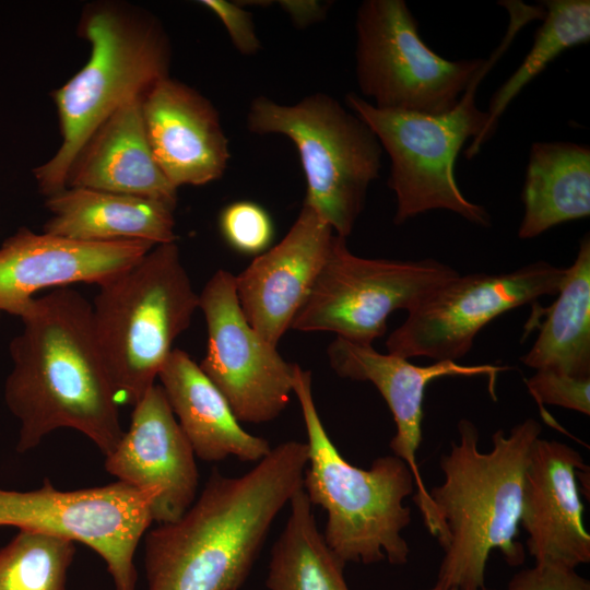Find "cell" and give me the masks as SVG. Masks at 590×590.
<instances>
[{"instance_id": "6da1fadb", "label": "cell", "mask_w": 590, "mask_h": 590, "mask_svg": "<svg viewBox=\"0 0 590 590\" xmlns=\"http://www.w3.org/2000/svg\"><path fill=\"white\" fill-rule=\"evenodd\" d=\"M9 346L4 402L19 422L16 451L56 429L85 435L106 457L123 435L119 403L93 326L92 304L70 287L34 297Z\"/></svg>"}, {"instance_id": "7a4b0ae2", "label": "cell", "mask_w": 590, "mask_h": 590, "mask_svg": "<svg viewBox=\"0 0 590 590\" xmlns=\"http://www.w3.org/2000/svg\"><path fill=\"white\" fill-rule=\"evenodd\" d=\"M307 463V442L288 440L244 475L213 469L180 518L145 533L148 590H239Z\"/></svg>"}, {"instance_id": "3957f363", "label": "cell", "mask_w": 590, "mask_h": 590, "mask_svg": "<svg viewBox=\"0 0 590 590\" xmlns=\"http://www.w3.org/2000/svg\"><path fill=\"white\" fill-rule=\"evenodd\" d=\"M459 441L442 455L444 482L428 491L448 535L436 583L446 589L486 590L485 568L499 550L510 566L526 559L518 541L524 471L542 426L531 417L508 435L493 434L491 451L479 450V430L458 423Z\"/></svg>"}, {"instance_id": "277c9868", "label": "cell", "mask_w": 590, "mask_h": 590, "mask_svg": "<svg viewBox=\"0 0 590 590\" xmlns=\"http://www.w3.org/2000/svg\"><path fill=\"white\" fill-rule=\"evenodd\" d=\"M293 392L300 405L307 433L308 463L303 489L312 506L327 512L323 539L335 556L365 565L387 559L404 565L410 547L401 532L412 520L403 504L415 488L409 465L389 455L369 469L352 465L329 437L317 411L311 374L294 364Z\"/></svg>"}, {"instance_id": "5b68a950", "label": "cell", "mask_w": 590, "mask_h": 590, "mask_svg": "<svg viewBox=\"0 0 590 590\" xmlns=\"http://www.w3.org/2000/svg\"><path fill=\"white\" fill-rule=\"evenodd\" d=\"M508 13L509 25L500 45L449 110L423 114L379 109L355 93L346 94L349 109L373 130L390 158L388 185L397 198L396 224L441 209L455 212L472 224L491 225L488 212L461 192L455 165L470 138L473 141L465 156L472 158L479 153V142L488 122L487 111L475 104L479 84L517 33L531 22L524 10L514 8Z\"/></svg>"}, {"instance_id": "8992f818", "label": "cell", "mask_w": 590, "mask_h": 590, "mask_svg": "<svg viewBox=\"0 0 590 590\" xmlns=\"http://www.w3.org/2000/svg\"><path fill=\"white\" fill-rule=\"evenodd\" d=\"M81 31L91 45L90 58L54 92L61 145L34 170L46 198L66 189L71 164L109 116L169 76V43L152 16L118 4H98L84 13Z\"/></svg>"}, {"instance_id": "52a82bcc", "label": "cell", "mask_w": 590, "mask_h": 590, "mask_svg": "<svg viewBox=\"0 0 590 590\" xmlns=\"http://www.w3.org/2000/svg\"><path fill=\"white\" fill-rule=\"evenodd\" d=\"M98 287L91 303L95 335L118 403L133 406L190 326L199 294L176 243L154 246Z\"/></svg>"}, {"instance_id": "ba28073f", "label": "cell", "mask_w": 590, "mask_h": 590, "mask_svg": "<svg viewBox=\"0 0 590 590\" xmlns=\"http://www.w3.org/2000/svg\"><path fill=\"white\" fill-rule=\"evenodd\" d=\"M247 128L259 135L281 134L294 143L307 184L304 203L346 238L381 166L382 148L366 122L331 95L318 92L294 105L256 97L247 113Z\"/></svg>"}, {"instance_id": "9c48e42d", "label": "cell", "mask_w": 590, "mask_h": 590, "mask_svg": "<svg viewBox=\"0 0 590 590\" xmlns=\"http://www.w3.org/2000/svg\"><path fill=\"white\" fill-rule=\"evenodd\" d=\"M355 31L357 85L379 109L447 111L487 62L481 58L452 61L434 52L403 0L363 1Z\"/></svg>"}, {"instance_id": "30bf717a", "label": "cell", "mask_w": 590, "mask_h": 590, "mask_svg": "<svg viewBox=\"0 0 590 590\" xmlns=\"http://www.w3.org/2000/svg\"><path fill=\"white\" fill-rule=\"evenodd\" d=\"M459 275L434 259H369L350 251L335 235L328 259L291 328L330 331L337 338L371 345L387 330L390 314L408 312Z\"/></svg>"}, {"instance_id": "8fae6325", "label": "cell", "mask_w": 590, "mask_h": 590, "mask_svg": "<svg viewBox=\"0 0 590 590\" xmlns=\"http://www.w3.org/2000/svg\"><path fill=\"white\" fill-rule=\"evenodd\" d=\"M156 495L121 482L59 491L45 479L31 491L0 488V527L62 536L95 551L115 590H138L134 554L153 522Z\"/></svg>"}, {"instance_id": "7c38bea8", "label": "cell", "mask_w": 590, "mask_h": 590, "mask_svg": "<svg viewBox=\"0 0 590 590\" xmlns=\"http://www.w3.org/2000/svg\"><path fill=\"white\" fill-rule=\"evenodd\" d=\"M567 268L536 261L506 273L457 275L416 307L387 339L389 354L453 361L488 322L544 295L558 293Z\"/></svg>"}, {"instance_id": "4fadbf2b", "label": "cell", "mask_w": 590, "mask_h": 590, "mask_svg": "<svg viewBox=\"0 0 590 590\" xmlns=\"http://www.w3.org/2000/svg\"><path fill=\"white\" fill-rule=\"evenodd\" d=\"M206 323V352L199 364L222 392L236 418L267 423L276 418L293 392L294 364L247 321L236 293L235 275L217 270L199 294Z\"/></svg>"}, {"instance_id": "5bb4252c", "label": "cell", "mask_w": 590, "mask_h": 590, "mask_svg": "<svg viewBox=\"0 0 590 590\" xmlns=\"http://www.w3.org/2000/svg\"><path fill=\"white\" fill-rule=\"evenodd\" d=\"M328 357L337 375L352 380L369 381L385 399L397 426L389 447L393 456L402 459L413 473L417 489L413 500L421 511L426 529L444 548L448 541L447 531L429 497L416 460L422 441L425 389L429 382L441 377L484 376L489 380V391L495 398L498 374L509 367L492 364L461 365L453 361L417 366L408 358L382 354L371 345H362L341 338H335L329 345Z\"/></svg>"}, {"instance_id": "9a60e30c", "label": "cell", "mask_w": 590, "mask_h": 590, "mask_svg": "<svg viewBox=\"0 0 590 590\" xmlns=\"http://www.w3.org/2000/svg\"><path fill=\"white\" fill-rule=\"evenodd\" d=\"M105 469L118 482L156 495L157 524L177 520L196 500V455L160 385L133 405L129 428L105 457Z\"/></svg>"}, {"instance_id": "2e32d148", "label": "cell", "mask_w": 590, "mask_h": 590, "mask_svg": "<svg viewBox=\"0 0 590 590\" xmlns=\"http://www.w3.org/2000/svg\"><path fill=\"white\" fill-rule=\"evenodd\" d=\"M335 235L312 208L303 203L282 240L235 275L243 314L272 345L278 346L307 299Z\"/></svg>"}, {"instance_id": "e0dca14e", "label": "cell", "mask_w": 590, "mask_h": 590, "mask_svg": "<svg viewBox=\"0 0 590 590\" xmlns=\"http://www.w3.org/2000/svg\"><path fill=\"white\" fill-rule=\"evenodd\" d=\"M154 246L143 240H76L21 228L0 246V311L19 317L34 295L48 287L101 285Z\"/></svg>"}, {"instance_id": "ac0fdd59", "label": "cell", "mask_w": 590, "mask_h": 590, "mask_svg": "<svg viewBox=\"0 0 590 590\" xmlns=\"http://www.w3.org/2000/svg\"><path fill=\"white\" fill-rule=\"evenodd\" d=\"M588 469L580 453L556 440L539 437L524 471L520 524L535 564L576 569L590 562L577 472Z\"/></svg>"}, {"instance_id": "d6986e66", "label": "cell", "mask_w": 590, "mask_h": 590, "mask_svg": "<svg viewBox=\"0 0 590 590\" xmlns=\"http://www.w3.org/2000/svg\"><path fill=\"white\" fill-rule=\"evenodd\" d=\"M142 116L153 157L176 189L222 177L228 140L217 110L203 95L164 78L142 97Z\"/></svg>"}, {"instance_id": "ffe728a7", "label": "cell", "mask_w": 590, "mask_h": 590, "mask_svg": "<svg viewBox=\"0 0 590 590\" xmlns=\"http://www.w3.org/2000/svg\"><path fill=\"white\" fill-rule=\"evenodd\" d=\"M143 96L122 105L94 131L71 164L66 188H87L176 205L177 189L157 166L146 138Z\"/></svg>"}, {"instance_id": "44dd1931", "label": "cell", "mask_w": 590, "mask_h": 590, "mask_svg": "<svg viewBox=\"0 0 590 590\" xmlns=\"http://www.w3.org/2000/svg\"><path fill=\"white\" fill-rule=\"evenodd\" d=\"M157 378L199 459L220 462L235 457L257 463L272 449L267 439L241 427L225 397L185 351L174 349Z\"/></svg>"}, {"instance_id": "7402d4cb", "label": "cell", "mask_w": 590, "mask_h": 590, "mask_svg": "<svg viewBox=\"0 0 590 590\" xmlns=\"http://www.w3.org/2000/svg\"><path fill=\"white\" fill-rule=\"evenodd\" d=\"M44 232L85 241L175 243V206L163 201L87 188L47 198Z\"/></svg>"}, {"instance_id": "603a6c76", "label": "cell", "mask_w": 590, "mask_h": 590, "mask_svg": "<svg viewBox=\"0 0 590 590\" xmlns=\"http://www.w3.org/2000/svg\"><path fill=\"white\" fill-rule=\"evenodd\" d=\"M521 199V239L590 214V149L571 142L531 145Z\"/></svg>"}, {"instance_id": "cb8c5ba5", "label": "cell", "mask_w": 590, "mask_h": 590, "mask_svg": "<svg viewBox=\"0 0 590 590\" xmlns=\"http://www.w3.org/2000/svg\"><path fill=\"white\" fill-rule=\"evenodd\" d=\"M546 319L522 363L535 370L590 378V238L580 240Z\"/></svg>"}, {"instance_id": "d4e9b609", "label": "cell", "mask_w": 590, "mask_h": 590, "mask_svg": "<svg viewBox=\"0 0 590 590\" xmlns=\"http://www.w3.org/2000/svg\"><path fill=\"white\" fill-rule=\"evenodd\" d=\"M288 506L287 521L272 546L266 590H350L345 564L326 544L303 488Z\"/></svg>"}, {"instance_id": "484cf974", "label": "cell", "mask_w": 590, "mask_h": 590, "mask_svg": "<svg viewBox=\"0 0 590 590\" xmlns=\"http://www.w3.org/2000/svg\"><path fill=\"white\" fill-rule=\"evenodd\" d=\"M540 4L544 8L543 23L536 30L532 47L521 64L493 95L479 150L493 135L499 117L526 85L564 50L590 39L589 0H545Z\"/></svg>"}, {"instance_id": "4316f807", "label": "cell", "mask_w": 590, "mask_h": 590, "mask_svg": "<svg viewBox=\"0 0 590 590\" xmlns=\"http://www.w3.org/2000/svg\"><path fill=\"white\" fill-rule=\"evenodd\" d=\"M75 542L19 530L0 547V590H66Z\"/></svg>"}, {"instance_id": "83f0119b", "label": "cell", "mask_w": 590, "mask_h": 590, "mask_svg": "<svg viewBox=\"0 0 590 590\" xmlns=\"http://www.w3.org/2000/svg\"><path fill=\"white\" fill-rule=\"evenodd\" d=\"M225 241L246 255L268 250L274 236V225L263 206L252 201H236L226 205L219 217Z\"/></svg>"}, {"instance_id": "f1b7e54d", "label": "cell", "mask_w": 590, "mask_h": 590, "mask_svg": "<svg viewBox=\"0 0 590 590\" xmlns=\"http://www.w3.org/2000/svg\"><path fill=\"white\" fill-rule=\"evenodd\" d=\"M526 386L540 406L553 404L585 415L590 414V378L536 370L526 379Z\"/></svg>"}, {"instance_id": "f546056e", "label": "cell", "mask_w": 590, "mask_h": 590, "mask_svg": "<svg viewBox=\"0 0 590 590\" xmlns=\"http://www.w3.org/2000/svg\"><path fill=\"white\" fill-rule=\"evenodd\" d=\"M506 590H590V581L576 569L535 564L517 571Z\"/></svg>"}, {"instance_id": "4dcf8cb0", "label": "cell", "mask_w": 590, "mask_h": 590, "mask_svg": "<svg viewBox=\"0 0 590 590\" xmlns=\"http://www.w3.org/2000/svg\"><path fill=\"white\" fill-rule=\"evenodd\" d=\"M200 3L219 17L240 54L250 56L259 51L261 44L252 16L243 5L227 0H202Z\"/></svg>"}, {"instance_id": "1f68e13d", "label": "cell", "mask_w": 590, "mask_h": 590, "mask_svg": "<svg viewBox=\"0 0 590 590\" xmlns=\"http://www.w3.org/2000/svg\"><path fill=\"white\" fill-rule=\"evenodd\" d=\"M278 5L297 28H306L321 22L329 8V3L318 0H280Z\"/></svg>"}, {"instance_id": "d6a6232c", "label": "cell", "mask_w": 590, "mask_h": 590, "mask_svg": "<svg viewBox=\"0 0 590 590\" xmlns=\"http://www.w3.org/2000/svg\"><path fill=\"white\" fill-rule=\"evenodd\" d=\"M426 590H455V589H446V588L441 587L440 585L435 583L433 587H430L429 589H426Z\"/></svg>"}]
</instances>
